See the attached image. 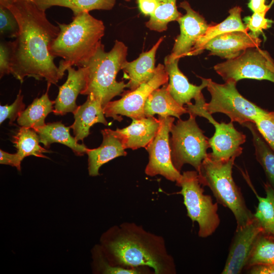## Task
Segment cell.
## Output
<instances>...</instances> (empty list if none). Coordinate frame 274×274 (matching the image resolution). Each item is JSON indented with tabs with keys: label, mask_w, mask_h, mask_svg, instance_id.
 Segmentation results:
<instances>
[{
	"label": "cell",
	"mask_w": 274,
	"mask_h": 274,
	"mask_svg": "<svg viewBox=\"0 0 274 274\" xmlns=\"http://www.w3.org/2000/svg\"><path fill=\"white\" fill-rule=\"evenodd\" d=\"M73 114L75 121L70 127L78 142L89 135L90 128L94 124L108 125L101 102L91 95H88L83 104L78 106Z\"/></svg>",
	"instance_id": "44dd1931"
},
{
	"label": "cell",
	"mask_w": 274,
	"mask_h": 274,
	"mask_svg": "<svg viewBox=\"0 0 274 274\" xmlns=\"http://www.w3.org/2000/svg\"><path fill=\"white\" fill-rule=\"evenodd\" d=\"M261 40L248 32L235 31L217 36L208 41L202 50L227 60L233 59L250 48L259 47Z\"/></svg>",
	"instance_id": "9a60e30c"
},
{
	"label": "cell",
	"mask_w": 274,
	"mask_h": 274,
	"mask_svg": "<svg viewBox=\"0 0 274 274\" xmlns=\"http://www.w3.org/2000/svg\"><path fill=\"white\" fill-rule=\"evenodd\" d=\"M272 264H274V240L261 233L254 245L246 269L254 265Z\"/></svg>",
	"instance_id": "4dcf8cb0"
},
{
	"label": "cell",
	"mask_w": 274,
	"mask_h": 274,
	"mask_svg": "<svg viewBox=\"0 0 274 274\" xmlns=\"http://www.w3.org/2000/svg\"><path fill=\"white\" fill-rule=\"evenodd\" d=\"M274 3V0L268 5L265 4V0H250L249 8L254 12H267Z\"/></svg>",
	"instance_id": "f35d334b"
},
{
	"label": "cell",
	"mask_w": 274,
	"mask_h": 274,
	"mask_svg": "<svg viewBox=\"0 0 274 274\" xmlns=\"http://www.w3.org/2000/svg\"><path fill=\"white\" fill-rule=\"evenodd\" d=\"M23 95L20 90L16 98L10 105L0 106V123L6 119L10 120L9 123L12 124L21 112L25 110V105L23 101Z\"/></svg>",
	"instance_id": "e575fe53"
},
{
	"label": "cell",
	"mask_w": 274,
	"mask_h": 274,
	"mask_svg": "<svg viewBox=\"0 0 274 274\" xmlns=\"http://www.w3.org/2000/svg\"><path fill=\"white\" fill-rule=\"evenodd\" d=\"M59 32L49 50L54 58L60 57L59 69L62 75L68 66H81L95 52L104 36L103 22L84 12L73 16L69 24L57 22Z\"/></svg>",
	"instance_id": "3957f363"
},
{
	"label": "cell",
	"mask_w": 274,
	"mask_h": 274,
	"mask_svg": "<svg viewBox=\"0 0 274 274\" xmlns=\"http://www.w3.org/2000/svg\"><path fill=\"white\" fill-rule=\"evenodd\" d=\"M235 158L217 159L210 153H208L197 173L201 184L210 189L218 203L230 210L236 220V227H239L246 225L254 217L232 177Z\"/></svg>",
	"instance_id": "5b68a950"
},
{
	"label": "cell",
	"mask_w": 274,
	"mask_h": 274,
	"mask_svg": "<svg viewBox=\"0 0 274 274\" xmlns=\"http://www.w3.org/2000/svg\"><path fill=\"white\" fill-rule=\"evenodd\" d=\"M163 38H160L150 50L142 52L135 60L131 62L126 60L122 65L121 70L129 80L126 83V88H129L130 90L135 89L143 83L149 81L154 75L155 55Z\"/></svg>",
	"instance_id": "ffe728a7"
},
{
	"label": "cell",
	"mask_w": 274,
	"mask_h": 274,
	"mask_svg": "<svg viewBox=\"0 0 274 274\" xmlns=\"http://www.w3.org/2000/svg\"><path fill=\"white\" fill-rule=\"evenodd\" d=\"M247 269L250 274H274V264L254 265Z\"/></svg>",
	"instance_id": "ab89813d"
},
{
	"label": "cell",
	"mask_w": 274,
	"mask_h": 274,
	"mask_svg": "<svg viewBox=\"0 0 274 274\" xmlns=\"http://www.w3.org/2000/svg\"><path fill=\"white\" fill-rule=\"evenodd\" d=\"M40 97L35 98L28 107L21 112L17 118L18 125L33 129L44 126L47 115L53 112L55 101L51 100L48 96V89Z\"/></svg>",
	"instance_id": "4316f807"
},
{
	"label": "cell",
	"mask_w": 274,
	"mask_h": 274,
	"mask_svg": "<svg viewBox=\"0 0 274 274\" xmlns=\"http://www.w3.org/2000/svg\"><path fill=\"white\" fill-rule=\"evenodd\" d=\"M19 31V23L14 14L9 9L0 6L1 36L15 39Z\"/></svg>",
	"instance_id": "1f68e13d"
},
{
	"label": "cell",
	"mask_w": 274,
	"mask_h": 274,
	"mask_svg": "<svg viewBox=\"0 0 274 274\" xmlns=\"http://www.w3.org/2000/svg\"><path fill=\"white\" fill-rule=\"evenodd\" d=\"M146 117L155 114L162 117L180 116L188 113L186 108L180 105L173 97L167 89V83L154 90L149 96L144 106Z\"/></svg>",
	"instance_id": "7402d4cb"
},
{
	"label": "cell",
	"mask_w": 274,
	"mask_h": 274,
	"mask_svg": "<svg viewBox=\"0 0 274 274\" xmlns=\"http://www.w3.org/2000/svg\"><path fill=\"white\" fill-rule=\"evenodd\" d=\"M160 123L158 131L151 142L146 147L149 162L145 168L147 175H161L168 180L177 182L182 174L173 165L171 158L169 133L175 118L158 117Z\"/></svg>",
	"instance_id": "7c38bea8"
},
{
	"label": "cell",
	"mask_w": 274,
	"mask_h": 274,
	"mask_svg": "<svg viewBox=\"0 0 274 274\" xmlns=\"http://www.w3.org/2000/svg\"><path fill=\"white\" fill-rule=\"evenodd\" d=\"M70 127L65 126L61 122L49 123L44 126L34 129L38 133L40 143L49 148L51 144L59 143L70 148L78 156L86 153L87 148L80 144L70 133Z\"/></svg>",
	"instance_id": "603a6c76"
},
{
	"label": "cell",
	"mask_w": 274,
	"mask_h": 274,
	"mask_svg": "<svg viewBox=\"0 0 274 274\" xmlns=\"http://www.w3.org/2000/svg\"><path fill=\"white\" fill-rule=\"evenodd\" d=\"M179 59L168 55L165 57L164 65L168 77V90L175 100L184 106L202 92L208 85L209 79L200 77L202 82L199 86L190 83L179 68Z\"/></svg>",
	"instance_id": "2e32d148"
},
{
	"label": "cell",
	"mask_w": 274,
	"mask_h": 274,
	"mask_svg": "<svg viewBox=\"0 0 274 274\" xmlns=\"http://www.w3.org/2000/svg\"><path fill=\"white\" fill-rule=\"evenodd\" d=\"M194 99V104L190 102L187 105L188 114L204 117L215 127L214 135L209 139L212 156L220 160L239 156L243 152L241 145L246 142V135L235 128L233 122L219 123L214 119L204 108L206 101L202 92Z\"/></svg>",
	"instance_id": "30bf717a"
},
{
	"label": "cell",
	"mask_w": 274,
	"mask_h": 274,
	"mask_svg": "<svg viewBox=\"0 0 274 274\" xmlns=\"http://www.w3.org/2000/svg\"><path fill=\"white\" fill-rule=\"evenodd\" d=\"M128 126L115 130L121 140L125 149L136 150L145 148L156 136L160 126V121L153 117H145L132 119Z\"/></svg>",
	"instance_id": "e0dca14e"
},
{
	"label": "cell",
	"mask_w": 274,
	"mask_h": 274,
	"mask_svg": "<svg viewBox=\"0 0 274 274\" xmlns=\"http://www.w3.org/2000/svg\"><path fill=\"white\" fill-rule=\"evenodd\" d=\"M12 142L17 150V153L22 160L30 155L48 158L44 153L50 152V151L40 145L39 135L32 128L21 127L13 136Z\"/></svg>",
	"instance_id": "f1b7e54d"
},
{
	"label": "cell",
	"mask_w": 274,
	"mask_h": 274,
	"mask_svg": "<svg viewBox=\"0 0 274 274\" xmlns=\"http://www.w3.org/2000/svg\"><path fill=\"white\" fill-rule=\"evenodd\" d=\"M179 7L185 10L186 13L177 20L180 33L175 40L170 55L180 59L189 56L196 43L206 33L209 25L203 17L195 11L187 1L181 2Z\"/></svg>",
	"instance_id": "5bb4252c"
},
{
	"label": "cell",
	"mask_w": 274,
	"mask_h": 274,
	"mask_svg": "<svg viewBox=\"0 0 274 274\" xmlns=\"http://www.w3.org/2000/svg\"><path fill=\"white\" fill-rule=\"evenodd\" d=\"M176 185L181 188L179 193L183 197L188 216L198 224V236L205 238L211 235L220 223L218 203L213 202L210 195L203 193L197 172H183Z\"/></svg>",
	"instance_id": "52a82bcc"
},
{
	"label": "cell",
	"mask_w": 274,
	"mask_h": 274,
	"mask_svg": "<svg viewBox=\"0 0 274 274\" xmlns=\"http://www.w3.org/2000/svg\"><path fill=\"white\" fill-rule=\"evenodd\" d=\"M141 12L145 15H152L157 6V0H136Z\"/></svg>",
	"instance_id": "74e56055"
},
{
	"label": "cell",
	"mask_w": 274,
	"mask_h": 274,
	"mask_svg": "<svg viewBox=\"0 0 274 274\" xmlns=\"http://www.w3.org/2000/svg\"><path fill=\"white\" fill-rule=\"evenodd\" d=\"M266 13H253L252 16L244 18L245 25L253 37L259 38V35L263 33V30L271 27L273 21L265 18Z\"/></svg>",
	"instance_id": "836d02e7"
},
{
	"label": "cell",
	"mask_w": 274,
	"mask_h": 274,
	"mask_svg": "<svg viewBox=\"0 0 274 274\" xmlns=\"http://www.w3.org/2000/svg\"><path fill=\"white\" fill-rule=\"evenodd\" d=\"M168 81L167 73L164 65L159 63L152 79L143 83L137 88L129 90L118 100L111 101L104 108V113L107 117L121 121L122 116L139 119L145 117L144 106L150 94Z\"/></svg>",
	"instance_id": "8fae6325"
},
{
	"label": "cell",
	"mask_w": 274,
	"mask_h": 274,
	"mask_svg": "<svg viewBox=\"0 0 274 274\" xmlns=\"http://www.w3.org/2000/svg\"><path fill=\"white\" fill-rule=\"evenodd\" d=\"M127 49L124 43L116 40L112 49L106 52L100 43L94 54L81 66L86 71V85L81 94L92 95L101 102L103 109L120 95L126 84L117 81L116 77L126 61Z\"/></svg>",
	"instance_id": "277c9868"
},
{
	"label": "cell",
	"mask_w": 274,
	"mask_h": 274,
	"mask_svg": "<svg viewBox=\"0 0 274 274\" xmlns=\"http://www.w3.org/2000/svg\"><path fill=\"white\" fill-rule=\"evenodd\" d=\"M22 161V159L17 153L15 154H10L2 149L0 150L1 164L15 166L18 170H20V165Z\"/></svg>",
	"instance_id": "8d00e7d4"
},
{
	"label": "cell",
	"mask_w": 274,
	"mask_h": 274,
	"mask_svg": "<svg viewBox=\"0 0 274 274\" xmlns=\"http://www.w3.org/2000/svg\"><path fill=\"white\" fill-rule=\"evenodd\" d=\"M8 9L16 17L19 33L13 42L11 74L21 83L25 77L44 79L50 87L63 76L49 50L60 29L32 0H16Z\"/></svg>",
	"instance_id": "6da1fadb"
},
{
	"label": "cell",
	"mask_w": 274,
	"mask_h": 274,
	"mask_svg": "<svg viewBox=\"0 0 274 274\" xmlns=\"http://www.w3.org/2000/svg\"><path fill=\"white\" fill-rule=\"evenodd\" d=\"M253 123L267 143L274 150V111H268L258 116Z\"/></svg>",
	"instance_id": "d6a6232c"
},
{
	"label": "cell",
	"mask_w": 274,
	"mask_h": 274,
	"mask_svg": "<svg viewBox=\"0 0 274 274\" xmlns=\"http://www.w3.org/2000/svg\"><path fill=\"white\" fill-rule=\"evenodd\" d=\"M102 142L101 145L95 149H88L86 153L88 156V172L90 176L99 175V168L110 160L122 156H125L123 144L115 130L107 128L101 130Z\"/></svg>",
	"instance_id": "d6986e66"
},
{
	"label": "cell",
	"mask_w": 274,
	"mask_h": 274,
	"mask_svg": "<svg viewBox=\"0 0 274 274\" xmlns=\"http://www.w3.org/2000/svg\"><path fill=\"white\" fill-rule=\"evenodd\" d=\"M158 6L146 23L147 28L151 30L162 32L167 29L169 22L177 21L182 16L178 11L177 0H157Z\"/></svg>",
	"instance_id": "f546056e"
},
{
	"label": "cell",
	"mask_w": 274,
	"mask_h": 274,
	"mask_svg": "<svg viewBox=\"0 0 274 274\" xmlns=\"http://www.w3.org/2000/svg\"><path fill=\"white\" fill-rule=\"evenodd\" d=\"M189 114L187 120L179 119L171 128L169 138L172 161L180 172L185 164L191 165L197 172L210 148L209 139L197 124L196 116Z\"/></svg>",
	"instance_id": "8992f818"
},
{
	"label": "cell",
	"mask_w": 274,
	"mask_h": 274,
	"mask_svg": "<svg viewBox=\"0 0 274 274\" xmlns=\"http://www.w3.org/2000/svg\"><path fill=\"white\" fill-rule=\"evenodd\" d=\"M114 237L106 245L117 266L147 267L156 274H175L176 266L160 236L146 231L133 223H124Z\"/></svg>",
	"instance_id": "7a4b0ae2"
},
{
	"label": "cell",
	"mask_w": 274,
	"mask_h": 274,
	"mask_svg": "<svg viewBox=\"0 0 274 274\" xmlns=\"http://www.w3.org/2000/svg\"><path fill=\"white\" fill-rule=\"evenodd\" d=\"M66 71L67 78L65 83L59 87L58 95L54 100L53 113L56 115H64L74 113L78 106L76 99L84 90L86 85V71L83 66L77 70L68 66Z\"/></svg>",
	"instance_id": "ac0fdd59"
},
{
	"label": "cell",
	"mask_w": 274,
	"mask_h": 274,
	"mask_svg": "<svg viewBox=\"0 0 274 274\" xmlns=\"http://www.w3.org/2000/svg\"><path fill=\"white\" fill-rule=\"evenodd\" d=\"M13 55V42L1 41L0 43V76L2 78L11 73Z\"/></svg>",
	"instance_id": "d590c367"
},
{
	"label": "cell",
	"mask_w": 274,
	"mask_h": 274,
	"mask_svg": "<svg viewBox=\"0 0 274 274\" xmlns=\"http://www.w3.org/2000/svg\"><path fill=\"white\" fill-rule=\"evenodd\" d=\"M124 1H126V2H130V1H131V0H124Z\"/></svg>",
	"instance_id": "b9f144b4"
},
{
	"label": "cell",
	"mask_w": 274,
	"mask_h": 274,
	"mask_svg": "<svg viewBox=\"0 0 274 274\" xmlns=\"http://www.w3.org/2000/svg\"><path fill=\"white\" fill-rule=\"evenodd\" d=\"M16 0H0V6L9 8Z\"/></svg>",
	"instance_id": "60d3db41"
},
{
	"label": "cell",
	"mask_w": 274,
	"mask_h": 274,
	"mask_svg": "<svg viewBox=\"0 0 274 274\" xmlns=\"http://www.w3.org/2000/svg\"><path fill=\"white\" fill-rule=\"evenodd\" d=\"M242 11L239 6L234 7L229 10V15L224 21L213 26L209 25L206 33L196 43L189 56L201 53L206 43L217 36L235 31L248 32V29L242 20Z\"/></svg>",
	"instance_id": "cb8c5ba5"
},
{
	"label": "cell",
	"mask_w": 274,
	"mask_h": 274,
	"mask_svg": "<svg viewBox=\"0 0 274 274\" xmlns=\"http://www.w3.org/2000/svg\"><path fill=\"white\" fill-rule=\"evenodd\" d=\"M214 68L224 81L251 79L274 83L273 59L267 51L259 47L248 48L237 57L215 65Z\"/></svg>",
	"instance_id": "9c48e42d"
},
{
	"label": "cell",
	"mask_w": 274,
	"mask_h": 274,
	"mask_svg": "<svg viewBox=\"0 0 274 274\" xmlns=\"http://www.w3.org/2000/svg\"><path fill=\"white\" fill-rule=\"evenodd\" d=\"M236 82L233 80L218 84L209 79L207 89L211 100L205 102L203 107L210 114L223 113L232 122L241 125L248 122H254L258 116L268 111L263 109L242 96L236 89Z\"/></svg>",
	"instance_id": "ba28073f"
},
{
	"label": "cell",
	"mask_w": 274,
	"mask_h": 274,
	"mask_svg": "<svg viewBox=\"0 0 274 274\" xmlns=\"http://www.w3.org/2000/svg\"><path fill=\"white\" fill-rule=\"evenodd\" d=\"M39 8L45 11L53 6L70 9L74 16L84 12L95 10H110L115 5L116 0H32Z\"/></svg>",
	"instance_id": "83f0119b"
},
{
	"label": "cell",
	"mask_w": 274,
	"mask_h": 274,
	"mask_svg": "<svg viewBox=\"0 0 274 274\" xmlns=\"http://www.w3.org/2000/svg\"><path fill=\"white\" fill-rule=\"evenodd\" d=\"M243 126L251 132L256 159L265 173L266 183L274 191V150L262 137L254 123L248 122Z\"/></svg>",
	"instance_id": "484cf974"
},
{
	"label": "cell",
	"mask_w": 274,
	"mask_h": 274,
	"mask_svg": "<svg viewBox=\"0 0 274 274\" xmlns=\"http://www.w3.org/2000/svg\"><path fill=\"white\" fill-rule=\"evenodd\" d=\"M243 175L258 201L254 216L260 225L262 233L274 240V191L265 183L264 184V188L266 196H259L251 184L248 175L243 172Z\"/></svg>",
	"instance_id": "d4e9b609"
},
{
	"label": "cell",
	"mask_w": 274,
	"mask_h": 274,
	"mask_svg": "<svg viewBox=\"0 0 274 274\" xmlns=\"http://www.w3.org/2000/svg\"><path fill=\"white\" fill-rule=\"evenodd\" d=\"M262 233L255 217L246 225L236 227L222 274H239L246 268L254 245Z\"/></svg>",
	"instance_id": "4fadbf2b"
}]
</instances>
